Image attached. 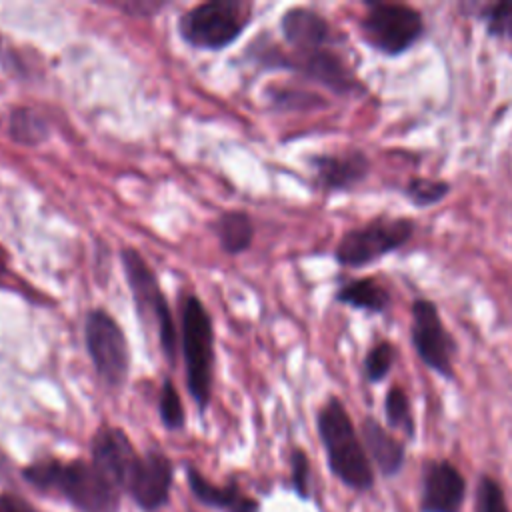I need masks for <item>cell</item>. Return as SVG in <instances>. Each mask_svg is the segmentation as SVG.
<instances>
[{
    "label": "cell",
    "mask_w": 512,
    "mask_h": 512,
    "mask_svg": "<svg viewBox=\"0 0 512 512\" xmlns=\"http://www.w3.org/2000/svg\"><path fill=\"white\" fill-rule=\"evenodd\" d=\"M24 478L40 488L54 490L82 512H116L120 490L86 460H36L24 468Z\"/></svg>",
    "instance_id": "cell-1"
},
{
    "label": "cell",
    "mask_w": 512,
    "mask_h": 512,
    "mask_svg": "<svg viewBox=\"0 0 512 512\" xmlns=\"http://www.w3.org/2000/svg\"><path fill=\"white\" fill-rule=\"evenodd\" d=\"M180 350L186 368V388L204 412L212 398L214 324L204 302L186 292L180 296Z\"/></svg>",
    "instance_id": "cell-2"
},
{
    "label": "cell",
    "mask_w": 512,
    "mask_h": 512,
    "mask_svg": "<svg viewBox=\"0 0 512 512\" xmlns=\"http://www.w3.org/2000/svg\"><path fill=\"white\" fill-rule=\"evenodd\" d=\"M316 422L334 476L354 490H368L374 482V474L366 448L360 442L344 404L336 396H330L318 410Z\"/></svg>",
    "instance_id": "cell-3"
},
{
    "label": "cell",
    "mask_w": 512,
    "mask_h": 512,
    "mask_svg": "<svg viewBox=\"0 0 512 512\" xmlns=\"http://www.w3.org/2000/svg\"><path fill=\"white\" fill-rule=\"evenodd\" d=\"M120 260L140 322L154 330L164 358L170 362V366H174L180 334L176 332L172 310L154 270L136 248H124L120 252Z\"/></svg>",
    "instance_id": "cell-4"
},
{
    "label": "cell",
    "mask_w": 512,
    "mask_h": 512,
    "mask_svg": "<svg viewBox=\"0 0 512 512\" xmlns=\"http://www.w3.org/2000/svg\"><path fill=\"white\" fill-rule=\"evenodd\" d=\"M252 4L244 0H208L178 18L180 38L196 48L218 52L234 44L252 22Z\"/></svg>",
    "instance_id": "cell-5"
},
{
    "label": "cell",
    "mask_w": 512,
    "mask_h": 512,
    "mask_svg": "<svg viewBox=\"0 0 512 512\" xmlns=\"http://www.w3.org/2000/svg\"><path fill=\"white\" fill-rule=\"evenodd\" d=\"M252 52L260 66L298 72L334 94H352L356 88H360L354 72L330 46L310 52H284L274 42L260 44L256 40L252 44Z\"/></svg>",
    "instance_id": "cell-6"
},
{
    "label": "cell",
    "mask_w": 512,
    "mask_h": 512,
    "mask_svg": "<svg viewBox=\"0 0 512 512\" xmlns=\"http://www.w3.org/2000/svg\"><path fill=\"white\" fill-rule=\"evenodd\" d=\"M416 230L410 218H374L350 228L334 248V258L344 268H362L404 246Z\"/></svg>",
    "instance_id": "cell-7"
},
{
    "label": "cell",
    "mask_w": 512,
    "mask_h": 512,
    "mask_svg": "<svg viewBox=\"0 0 512 512\" xmlns=\"http://www.w3.org/2000/svg\"><path fill=\"white\" fill-rule=\"evenodd\" d=\"M360 32L366 44L384 56H400L410 50L424 32L422 14L400 2H366V14L360 20Z\"/></svg>",
    "instance_id": "cell-8"
},
{
    "label": "cell",
    "mask_w": 512,
    "mask_h": 512,
    "mask_svg": "<svg viewBox=\"0 0 512 512\" xmlns=\"http://www.w3.org/2000/svg\"><path fill=\"white\" fill-rule=\"evenodd\" d=\"M84 344L98 378L108 388H120L130 372V346L110 312L92 308L86 314Z\"/></svg>",
    "instance_id": "cell-9"
},
{
    "label": "cell",
    "mask_w": 512,
    "mask_h": 512,
    "mask_svg": "<svg viewBox=\"0 0 512 512\" xmlns=\"http://www.w3.org/2000/svg\"><path fill=\"white\" fill-rule=\"evenodd\" d=\"M410 338L418 358L442 378H454L456 342L446 330L438 306L432 300L418 298L410 308Z\"/></svg>",
    "instance_id": "cell-10"
},
{
    "label": "cell",
    "mask_w": 512,
    "mask_h": 512,
    "mask_svg": "<svg viewBox=\"0 0 512 512\" xmlns=\"http://www.w3.org/2000/svg\"><path fill=\"white\" fill-rule=\"evenodd\" d=\"M140 454L124 430L114 426H102L92 438V464L106 476L118 490L126 488Z\"/></svg>",
    "instance_id": "cell-11"
},
{
    "label": "cell",
    "mask_w": 512,
    "mask_h": 512,
    "mask_svg": "<svg viewBox=\"0 0 512 512\" xmlns=\"http://www.w3.org/2000/svg\"><path fill=\"white\" fill-rule=\"evenodd\" d=\"M314 180L324 192H348L368 176V156L358 148L310 158Z\"/></svg>",
    "instance_id": "cell-12"
},
{
    "label": "cell",
    "mask_w": 512,
    "mask_h": 512,
    "mask_svg": "<svg viewBox=\"0 0 512 512\" xmlns=\"http://www.w3.org/2000/svg\"><path fill=\"white\" fill-rule=\"evenodd\" d=\"M170 484L172 462L162 452L152 450L138 458L126 490L144 510H154L168 500Z\"/></svg>",
    "instance_id": "cell-13"
},
{
    "label": "cell",
    "mask_w": 512,
    "mask_h": 512,
    "mask_svg": "<svg viewBox=\"0 0 512 512\" xmlns=\"http://www.w3.org/2000/svg\"><path fill=\"white\" fill-rule=\"evenodd\" d=\"M280 32L284 42L292 48V52H310L318 48H328L334 42L328 20L320 12L304 6L288 8L282 14Z\"/></svg>",
    "instance_id": "cell-14"
},
{
    "label": "cell",
    "mask_w": 512,
    "mask_h": 512,
    "mask_svg": "<svg viewBox=\"0 0 512 512\" xmlns=\"http://www.w3.org/2000/svg\"><path fill=\"white\" fill-rule=\"evenodd\" d=\"M466 482L450 462H430L422 482L424 512H458L464 500Z\"/></svg>",
    "instance_id": "cell-15"
},
{
    "label": "cell",
    "mask_w": 512,
    "mask_h": 512,
    "mask_svg": "<svg viewBox=\"0 0 512 512\" xmlns=\"http://www.w3.org/2000/svg\"><path fill=\"white\" fill-rule=\"evenodd\" d=\"M362 436H364V442H366V448H368L370 456L374 458L376 466L384 474L392 476L402 468V464H404V446L378 420H374L372 416L364 418Z\"/></svg>",
    "instance_id": "cell-16"
},
{
    "label": "cell",
    "mask_w": 512,
    "mask_h": 512,
    "mask_svg": "<svg viewBox=\"0 0 512 512\" xmlns=\"http://www.w3.org/2000/svg\"><path fill=\"white\" fill-rule=\"evenodd\" d=\"M188 482L192 492L208 506L220 508L222 512H258V502L242 494L236 486H216L192 466H188Z\"/></svg>",
    "instance_id": "cell-17"
},
{
    "label": "cell",
    "mask_w": 512,
    "mask_h": 512,
    "mask_svg": "<svg viewBox=\"0 0 512 512\" xmlns=\"http://www.w3.org/2000/svg\"><path fill=\"white\" fill-rule=\"evenodd\" d=\"M336 300L354 310L382 314L390 306V292L374 278H356L338 288Z\"/></svg>",
    "instance_id": "cell-18"
},
{
    "label": "cell",
    "mask_w": 512,
    "mask_h": 512,
    "mask_svg": "<svg viewBox=\"0 0 512 512\" xmlns=\"http://www.w3.org/2000/svg\"><path fill=\"white\" fill-rule=\"evenodd\" d=\"M212 228L222 252H226L228 256H238L246 252L254 238L252 218L244 210L222 212Z\"/></svg>",
    "instance_id": "cell-19"
},
{
    "label": "cell",
    "mask_w": 512,
    "mask_h": 512,
    "mask_svg": "<svg viewBox=\"0 0 512 512\" xmlns=\"http://www.w3.org/2000/svg\"><path fill=\"white\" fill-rule=\"evenodd\" d=\"M8 136L20 146H38L50 136V124L38 110L16 106L8 114Z\"/></svg>",
    "instance_id": "cell-20"
},
{
    "label": "cell",
    "mask_w": 512,
    "mask_h": 512,
    "mask_svg": "<svg viewBox=\"0 0 512 512\" xmlns=\"http://www.w3.org/2000/svg\"><path fill=\"white\" fill-rule=\"evenodd\" d=\"M448 192H450V184L446 180L422 178V176L410 178L404 188L406 198L418 208H426L442 202L448 196Z\"/></svg>",
    "instance_id": "cell-21"
},
{
    "label": "cell",
    "mask_w": 512,
    "mask_h": 512,
    "mask_svg": "<svg viewBox=\"0 0 512 512\" xmlns=\"http://www.w3.org/2000/svg\"><path fill=\"white\" fill-rule=\"evenodd\" d=\"M384 414L392 428H398L408 438L414 436V418L404 388L392 386L384 398Z\"/></svg>",
    "instance_id": "cell-22"
},
{
    "label": "cell",
    "mask_w": 512,
    "mask_h": 512,
    "mask_svg": "<svg viewBox=\"0 0 512 512\" xmlns=\"http://www.w3.org/2000/svg\"><path fill=\"white\" fill-rule=\"evenodd\" d=\"M480 18L484 20L488 34L506 42L512 52V0L488 4Z\"/></svg>",
    "instance_id": "cell-23"
},
{
    "label": "cell",
    "mask_w": 512,
    "mask_h": 512,
    "mask_svg": "<svg viewBox=\"0 0 512 512\" xmlns=\"http://www.w3.org/2000/svg\"><path fill=\"white\" fill-rule=\"evenodd\" d=\"M396 358V350L388 340H380L376 342L364 356V376L368 382L378 384L382 382L394 364Z\"/></svg>",
    "instance_id": "cell-24"
},
{
    "label": "cell",
    "mask_w": 512,
    "mask_h": 512,
    "mask_svg": "<svg viewBox=\"0 0 512 512\" xmlns=\"http://www.w3.org/2000/svg\"><path fill=\"white\" fill-rule=\"evenodd\" d=\"M158 412L162 418V424L168 430H180L184 426V408L180 394L172 380H164L160 388V400H158Z\"/></svg>",
    "instance_id": "cell-25"
},
{
    "label": "cell",
    "mask_w": 512,
    "mask_h": 512,
    "mask_svg": "<svg viewBox=\"0 0 512 512\" xmlns=\"http://www.w3.org/2000/svg\"><path fill=\"white\" fill-rule=\"evenodd\" d=\"M476 512H508L500 484L488 476L478 482Z\"/></svg>",
    "instance_id": "cell-26"
},
{
    "label": "cell",
    "mask_w": 512,
    "mask_h": 512,
    "mask_svg": "<svg viewBox=\"0 0 512 512\" xmlns=\"http://www.w3.org/2000/svg\"><path fill=\"white\" fill-rule=\"evenodd\" d=\"M272 102L278 108H312L320 104V100L314 98V94H304V92H294V90H278L276 94H270Z\"/></svg>",
    "instance_id": "cell-27"
},
{
    "label": "cell",
    "mask_w": 512,
    "mask_h": 512,
    "mask_svg": "<svg viewBox=\"0 0 512 512\" xmlns=\"http://www.w3.org/2000/svg\"><path fill=\"white\" fill-rule=\"evenodd\" d=\"M308 458L302 450L292 452V484L300 496H308Z\"/></svg>",
    "instance_id": "cell-28"
},
{
    "label": "cell",
    "mask_w": 512,
    "mask_h": 512,
    "mask_svg": "<svg viewBox=\"0 0 512 512\" xmlns=\"http://www.w3.org/2000/svg\"><path fill=\"white\" fill-rule=\"evenodd\" d=\"M164 6H166L164 2H144V0H138V2H120V4H116L118 10H124V12H128L130 16H144V18L154 16V14L160 12Z\"/></svg>",
    "instance_id": "cell-29"
},
{
    "label": "cell",
    "mask_w": 512,
    "mask_h": 512,
    "mask_svg": "<svg viewBox=\"0 0 512 512\" xmlns=\"http://www.w3.org/2000/svg\"><path fill=\"white\" fill-rule=\"evenodd\" d=\"M0 512H32V510L26 506V502L14 496L0 494Z\"/></svg>",
    "instance_id": "cell-30"
},
{
    "label": "cell",
    "mask_w": 512,
    "mask_h": 512,
    "mask_svg": "<svg viewBox=\"0 0 512 512\" xmlns=\"http://www.w3.org/2000/svg\"><path fill=\"white\" fill-rule=\"evenodd\" d=\"M4 276H6V260H4V254L0 252V286H2Z\"/></svg>",
    "instance_id": "cell-31"
},
{
    "label": "cell",
    "mask_w": 512,
    "mask_h": 512,
    "mask_svg": "<svg viewBox=\"0 0 512 512\" xmlns=\"http://www.w3.org/2000/svg\"><path fill=\"white\" fill-rule=\"evenodd\" d=\"M2 50H4V48H2V34H0V58H2Z\"/></svg>",
    "instance_id": "cell-32"
}]
</instances>
